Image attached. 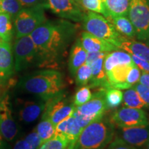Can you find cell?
Wrapping results in <instances>:
<instances>
[{"label": "cell", "mask_w": 149, "mask_h": 149, "mask_svg": "<svg viewBox=\"0 0 149 149\" xmlns=\"http://www.w3.org/2000/svg\"><path fill=\"white\" fill-rule=\"evenodd\" d=\"M74 25L65 22H47L31 33L37 53V66L58 68L67 46L74 36Z\"/></svg>", "instance_id": "cell-1"}, {"label": "cell", "mask_w": 149, "mask_h": 149, "mask_svg": "<svg viewBox=\"0 0 149 149\" xmlns=\"http://www.w3.org/2000/svg\"><path fill=\"white\" fill-rule=\"evenodd\" d=\"M66 86L64 74L53 69L35 71L21 78L17 88L44 101L64 92Z\"/></svg>", "instance_id": "cell-2"}, {"label": "cell", "mask_w": 149, "mask_h": 149, "mask_svg": "<svg viewBox=\"0 0 149 149\" xmlns=\"http://www.w3.org/2000/svg\"><path fill=\"white\" fill-rule=\"evenodd\" d=\"M115 129L105 114L81 129L72 149H105L114 138Z\"/></svg>", "instance_id": "cell-3"}, {"label": "cell", "mask_w": 149, "mask_h": 149, "mask_svg": "<svg viewBox=\"0 0 149 149\" xmlns=\"http://www.w3.org/2000/svg\"><path fill=\"white\" fill-rule=\"evenodd\" d=\"M81 22L85 31L109 42L118 49L123 41L127 39L117 32L113 24L100 14L88 11L85 13Z\"/></svg>", "instance_id": "cell-4"}, {"label": "cell", "mask_w": 149, "mask_h": 149, "mask_svg": "<svg viewBox=\"0 0 149 149\" xmlns=\"http://www.w3.org/2000/svg\"><path fill=\"white\" fill-rule=\"evenodd\" d=\"M108 110L105 101V89L97 88L88 102L80 107H75L73 117L82 129L91 122L106 114Z\"/></svg>", "instance_id": "cell-5"}, {"label": "cell", "mask_w": 149, "mask_h": 149, "mask_svg": "<svg viewBox=\"0 0 149 149\" xmlns=\"http://www.w3.org/2000/svg\"><path fill=\"white\" fill-rule=\"evenodd\" d=\"M43 6L23 8L15 17L14 29L16 39L30 35L37 28L46 22Z\"/></svg>", "instance_id": "cell-6"}, {"label": "cell", "mask_w": 149, "mask_h": 149, "mask_svg": "<svg viewBox=\"0 0 149 149\" xmlns=\"http://www.w3.org/2000/svg\"><path fill=\"white\" fill-rule=\"evenodd\" d=\"M75 109L73 101L64 91L46 101L42 118H48L54 126L73 115Z\"/></svg>", "instance_id": "cell-7"}, {"label": "cell", "mask_w": 149, "mask_h": 149, "mask_svg": "<svg viewBox=\"0 0 149 149\" xmlns=\"http://www.w3.org/2000/svg\"><path fill=\"white\" fill-rule=\"evenodd\" d=\"M128 15L135 29V37L145 43L149 37L148 0H129Z\"/></svg>", "instance_id": "cell-8"}, {"label": "cell", "mask_w": 149, "mask_h": 149, "mask_svg": "<svg viewBox=\"0 0 149 149\" xmlns=\"http://www.w3.org/2000/svg\"><path fill=\"white\" fill-rule=\"evenodd\" d=\"M14 68L17 72L37 66V53L32 38L26 35L16 39L14 44Z\"/></svg>", "instance_id": "cell-9"}, {"label": "cell", "mask_w": 149, "mask_h": 149, "mask_svg": "<svg viewBox=\"0 0 149 149\" xmlns=\"http://www.w3.org/2000/svg\"><path fill=\"white\" fill-rule=\"evenodd\" d=\"M110 118L115 128L132 127L149 124L148 115L141 109L122 107L116 110Z\"/></svg>", "instance_id": "cell-10"}, {"label": "cell", "mask_w": 149, "mask_h": 149, "mask_svg": "<svg viewBox=\"0 0 149 149\" xmlns=\"http://www.w3.org/2000/svg\"><path fill=\"white\" fill-rule=\"evenodd\" d=\"M18 131L13 116L9 95L6 93L0 101V135L6 141H12L15 139Z\"/></svg>", "instance_id": "cell-11"}, {"label": "cell", "mask_w": 149, "mask_h": 149, "mask_svg": "<svg viewBox=\"0 0 149 149\" xmlns=\"http://www.w3.org/2000/svg\"><path fill=\"white\" fill-rule=\"evenodd\" d=\"M46 102L40 98L23 99L16 100L19 120L24 124H31L38 119L42 114Z\"/></svg>", "instance_id": "cell-12"}, {"label": "cell", "mask_w": 149, "mask_h": 149, "mask_svg": "<svg viewBox=\"0 0 149 149\" xmlns=\"http://www.w3.org/2000/svg\"><path fill=\"white\" fill-rule=\"evenodd\" d=\"M48 5L54 13L74 22H81L85 14L74 0H48Z\"/></svg>", "instance_id": "cell-13"}, {"label": "cell", "mask_w": 149, "mask_h": 149, "mask_svg": "<svg viewBox=\"0 0 149 149\" xmlns=\"http://www.w3.org/2000/svg\"><path fill=\"white\" fill-rule=\"evenodd\" d=\"M115 135L135 148H142L149 140V124L132 127L115 128Z\"/></svg>", "instance_id": "cell-14"}, {"label": "cell", "mask_w": 149, "mask_h": 149, "mask_svg": "<svg viewBox=\"0 0 149 149\" xmlns=\"http://www.w3.org/2000/svg\"><path fill=\"white\" fill-rule=\"evenodd\" d=\"M13 55L10 44L0 42V87H6L14 74Z\"/></svg>", "instance_id": "cell-15"}, {"label": "cell", "mask_w": 149, "mask_h": 149, "mask_svg": "<svg viewBox=\"0 0 149 149\" xmlns=\"http://www.w3.org/2000/svg\"><path fill=\"white\" fill-rule=\"evenodd\" d=\"M81 128L78 125L73 115L62 120L55 126V135L64 137L68 141L67 149H72L81 133Z\"/></svg>", "instance_id": "cell-16"}, {"label": "cell", "mask_w": 149, "mask_h": 149, "mask_svg": "<svg viewBox=\"0 0 149 149\" xmlns=\"http://www.w3.org/2000/svg\"><path fill=\"white\" fill-rule=\"evenodd\" d=\"M135 64H120L113 67L112 69L106 72L108 82L112 88H118L120 90L130 88L126 82V78L130 70Z\"/></svg>", "instance_id": "cell-17"}, {"label": "cell", "mask_w": 149, "mask_h": 149, "mask_svg": "<svg viewBox=\"0 0 149 149\" xmlns=\"http://www.w3.org/2000/svg\"><path fill=\"white\" fill-rule=\"evenodd\" d=\"M80 40H81V45L87 53H90V52L110 53V52L118 50V48L111 43L94 36L86 31H84L81 33Z\"/></svg>", "instance_id": "cell-18"}, {"label": "cell", "mask_w": 149, "mask_h": 149, "mask_svg": "<svg viewBox=\"0 0 149 149\" xmlns=\"http://www.w3.org/2000/svg\"><path fill=\"white\" fill-rule=\"evenodd\" d=\"M87 57V52L81 45L80 38H77L70 48L68 67L70 74L74 77L76 72L84 64H85Z\"/></svg>", "instance_id": "cell-19"}, {"label": "cell", "mask_w": 149, "mask_h": 149, "mask_svg": "<svg viewBox=\"0 0 149 149\" xmlns=\"http://www.w3.org/2000/svg\"><path fill=\"white\" fill-rule=\"evenodd\" d=\"M105 57H100L91 65L92 74L88 85H87L90 88L104 89L111 88L108 82L107 74L104 69V60Z\"/></svg>", "instance_id": "cell-20"}, {"label": "cell", "mask_w": 149, "mask_h": 149, "mask_svg": "<svg viewBox=\"0 0 149 149\" xmlns=\"http://www.w3.org/2000/svg\"><path fill=\"white\" fill-rule=\"evenodd\" d=\"M120 49L124 50L130 55L149 61V46L144 42L126 39L121 44Z\"/></svg>", "instance_id": "cell-21"}, {"label": "cell", "mask_w": 149, "mask_h": 149, "mask_svg": "<svg viewBox=\"0 0 149 149\" xmlns=\"http://www.w3.org/2000/svg\"><path fill=\"white\" fill-rule=\"evenodd\" d=\"M106 18L113 24L115 30L122 36L127 39H133L135 37V29L127 16H109Z\"/></svg>", "instance_id": "cell-22"}, {"label": "cell", "mask_w": 149, "mask_h": 149, "mask_svg": "<svg viewBox=\"0 0 149 149\" xmlns=\"http://www.w3.org/2000/svg\"><path fill=\"white\" fill-rule=\"evenodd\" d=\"M133 63L131 55L129 53L117 50L109 53L106 56L104 60V71L107 72L117 65Z\"/></svg>", "instance_id": "cell-23"}, {"label": "cell", "mask_w": 149, "mask_h": 149, "mask_svg": "<svg viewBox=\"0 0 149 149\" xmlns=\"http://www.w3.org/2000/svg\"><path fill=\"white\" fill-rule=\"evenodd\" d=\"M104 7L108 16H127L129 0H105Z\"/></svg>", "instance_id": "cell-24"}, {"label": "cell", "mask_w": 149, "mask_h": 149, "mask_svg": "<svg viewBox=\"0 0 149 149\" xmlns=\"http://www.w3.org/2000/svg\"><path fill=\"white\" fill-rule=\"evenodd\" d=\"M35 129L42 144L53 137L55 134V126L48 118L41 119L40 123L37 124Z\"/></svg>", "instance_id": "cell-25"}, {"label": "cell", "mask_w": 149, "mask_h": 149, "mask_svg": "<svg viewBox=\"0 0 149 149\" xmlns=\"http://www.w3.org/2000/svg\"><path fill=\"white\" fill-rule=\"evenodd\" d=\"M13 35V26L11 17L8 14L0 12V38L3 42L10 43Z\"/></svg>", "instance_id": "cell-26"}, {"label": "cell", "mask_w": 149, "mask_h": 149, "mask_svg": "<svg viewBox=\"0 0 149 149\" xmlns=\"http://www.w3.org/2000/svg\"><path fill=\"white\" fill-rule=\"evenodd\" d=\"M41 144L40 137L34 129L24 138L17 141L13 149H37Z\"/></svg>", "instance_id": "cell-27"}, {"label": "cell", "mask_w": 149, "mask_h": 149, "mask_svg": "<svg viewBox=\"0 0 149 149\" xmlns=\"http://www.w3.org/2000/svg\"><path fill=\"white\" fill-rule=\"evenodd\" d=\"M123 102L124 106L135 109L146 108L144 102L133 87L126 89L123 93Z\"/></svg>", "instance_id": "cell-28"}, {"label": "cell", "mask_w": 149, "mask_h": 149, "mask_svg": "<svg viewBox=\"0 0 149 149\" xmlns=\"http://www.w3.org/2000/svg\"><path fill=\"white\" fill-rule=\"evenodd\" d=\"M105 101L108 110L117 108L123 101L122 91L112 87L105 89Z\"/></svg>", "instance_id": "cell-29"}, {"label": "cell", "mask_w": 149, "mask_h": 149, "mask_svg": "<svg viewBox=\"0 0 149 149\" xmlns=\"http://www.w3.org/2000/svg\"><path fill=\"white\" fill-rule=\"evenodd\" d=\"M23 9L19 0H0V12L8 14L15 18L19 13Z\"/></svg>", "instance_id": "cell-30"}, {"label": "cell", "mask_w": 149, "mask_h": 149, "mask_svg": "<svg viewBox=\"0 0 149 149\" xmlns=\"http://www.w3.org/2000/svg\"><path fill=\"white\" fill-rule=\"evenodd\" d=\"M91 74H92V68L91 66L86 64H84L76 72L75 84L77 86L81 87L88 84L90 81Z\"/></svg>", "instance_id": "cell-31"}, {"label": "cell", "mask_w": 149, "mask_h": 149, "mask_svg": "<svg viewBox=\"0 0 149 149\" xmlns=\"http://www.w3.org/2000/svg\"><path fill=\"white\" fill-rule=\"evenodd\" d=\"M68 144V141L64 137L55 135L42 143L37 149H67Z\"/></svg>", "instance_id": "cell-32"}, {"label": "cell", "mask_w": 149, "mask_h": 149, "mask_svg": "<svg viewBox=\"0 0 149 149\" xmlns=\"http://www.w3.org/2000/svg\"><path fill=\"white\" fill-rule=\"evenodd\" d=\"M92 95L93 93L88 86L86 85L81 86L76 91L73 99H72L74 105L75 106V107L83 105L91 100Z\"/></svg>", "instance_id": "cell-33"}, {"label": "cell", "mask_w": 149, "mask_h": 149, "mask_svg": "<svg viewBox=\"0 0 149 149\" xmlns=\"http://www.w3.org/2000/svg\"><path fill=\"white\" fill-rule=\"evenodd\" d=\"M79 2L86 10L102 14L105 17L108 16L105 7L101 0H79Z\"/></svg>", "instance_id": "cell-34"}, {"label": "cell", "mask_w": 149, "mask_h": 149, "mask_svg": "<svg viewBox=\"0 0 149 149\" xmlns=\"http://www.w3.org/2000/svg\"><path fill=\"white\" fill-rule=\"evenodd\" d=\"M107 149H137L131 145L127 144L123 139L116 135L110 144L108 145Z\"/></svg>", "instance_id": "cell-35"}, {"label": "cell", "mask_w": 149, "mask_h": 149, "mask_svg": "<svg viewBox=\"0 0 149 149\" xmlns=\"http://www.w3.org/2000/svg\"><path fill=\"white\" fill-rule=\"evenodd\" d=\"M133 88L137 91L141 100L144 102L146 109H149V88L139 83L135 84Z\"/></svg>", "instance_id": "cell-36"}, {"label": "cell", "mask_w": 149, "mask_h": 149, "mask_svg": "<svg viewBox=\"0 0 149 149\" xmlns=\"http://www.w3.org/2000/svg\"><path fill=\"white\" fill-rule=\"evenodd\" d=\"M140 75V70H139L138 67L135 64L133 67H132L131 69L130 70V71L128 74L127 78H126V82H127L128 86H129L130 88L133 87L135 84L138 82Z\"/></svg>", "instance_id": "cell-37"}, {"label": "cell", "mask_w": 149, "mask_h": 149, "mask_svg": "<svg viewBox=\"0 0 149 149\" xmlns=\"http://www.w3.org/2000/svg\"><path fill=\"white\" fill-rule=\"evenodd\" d=\"M23 8L35 6L48 7V0H19Z\"/></svg>", "instance_id": "cell-38"}, {"label": "cell", "mask_w": 149, "mask_h": 149, "mask_svg": "<svg viewBox=\"0 0 149 149\" xmlns=\"http://www.w3.org/2000/svg\"><path fill=\"white\" fill-rule=\"evenodd\" d=\"M131 55L132 60L136 66L138 67V68L142 72H149V61L144 60V59L136 57L135 55Z\"/></svg>", "instance_id": "cell-39"}, {"label": "cell", "mask_w": 149, "mask_h": 149, "mask_svg": "<svg viewBox=\"0 0 149 149\" xmlns=\"http://www.w3.org/2000/svg\"><path fill=\"white\" fill-rule=\"evenodd\" d=\"M108 53H105V52H90V53H87V57L85 64L91 66L95 61L100 57H105Z\"/></svg>", "instance_id": "cell-40"}, {"label": "cell", "mask_w": 149, "mask_h": 149, "mask_svg": "<svg viewBox=\"0 0 149 149\" xmlns=\"http://www.w3.org/2000/svg\"><path fill=\"white\" fill-rule=\"evenodd\" d=\"M139 83L149 88V72H141L139 79Z\"/></svg>", "instance_id": "cell-41"}, {"label": "cell", "mask_w": 149, "mask_h": 149, "mask_svg": "<svg viewBox=\"0 0 149 149\" xmlns=\"http://www.w3.org/2000/svg\"><path fill=\"white\" fill-rule=\"evenodd\" d=\"M6 95V87H0V101Z\"/></svg>", "instance_id": "cell-42"}, {"label": "cell", "mask_w": 149, "mask_h": 149, "mask_svg": "<svg viewBox=\"0 0 149 149\" xmlns=\"http://www.w3.org/2000/svg\"><path fill=\"white\" fill-rule=\"evenodd\" d=\"M3 137L0 135V149H5L4 143H3Z\"/></svg>", "instance_id": "cell-43"}, {"label": "cell", "mask_w": 149, "mask_h": 149, "mask_svg": "<svg viewBox=\"0 0 149 149\" xmlns=\"http://www.w3.org/2000/svg\"><path fill=\"white\" fill-rule=\"evenodd\" d=\"M143 149H149V140L146 143V144L142 147Z\"/></svg>", "instance_id": "cell-44"}, {"label": "cell", "mask_w": 149, "mask_h": 149, "mask_svg": "<svg viewBox=\"0 0 149 149\" xmlns=\"http://www.w3.org/2000/svg\"><path fill=\"white\" fill-rule=\"evenodd\" d=\"M145 44H146L147 45H148V46H149V37H148V40H146V42H145Z\"/></svg>", "instance_id": "cell-45"}, {"label": "cell", "mask_w": 149, "mask_h": 149, "mask_svg": "<svg viewBox=\"0 0 149 149\" xmlns=\"http://www.w3.org/2000/svg\"><path fill=\"white\" fill-rule=\"evenodd\" d=\"M101 1H102V2L103 3V4L104 5V1H105V0H101Z\"/></svg>", "instance_id": "cell-46"}, {"label": "cell", "mask_w": 149, "mask_h": 149, "mask_svg": "<svg viewBox=\"0 0 149 149\" xmlns=\"http://www.w3.org/2000/svg\"><path fill=\"white\" fill-rule=\"evenodd\" d=\"M74 1H75L76 2H77L78 3H79V0H74Z\"/></svg>", "instance_id": "cell-47"}, {"label": "cell", "mask_w": 149, "mask_h": 149, "mask_svg": "<svg viewBox=\"0 0 149 149\" xmlns=\"http://www.w3.org/2000/svg\"><path fill=\"white\" fill-rule=\"evenodd\" d=\"M1 38H0V42H1Z\"/></svg>", "instance_id": "cell-48"}, {"label": "cell", "mask_w": 149, "mask_h": 149, "mask_svg": "<svg viewBox=\"0 0 149 149\" xmlns=\"http://www.w3.org/2000/svg\"><path fill=\"white\" fill-rule=\"evenodd\" d=\"M105 149H107V148H105Z\"/></svg>", "instance_id": "cell-49"}]
</instances>
